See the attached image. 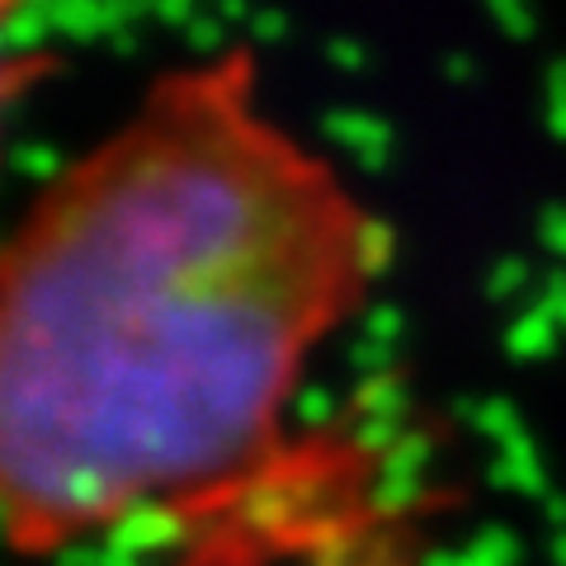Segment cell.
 <instances>
[{"label": "cell", "instance_id": "obj_2", "mask_svg": "<svg viewBox=\"0 0 566 566\" xmlns=\"http://www.w3.org/2000/svg\"><path fill=\"white\" fill-rule=\"evenodd\" d=\"M297 566H420L411 547V528L397 520L340 524L335 534H322Z\"/></svg>", "mask_w": 566, "mask_h": 566}, {"label": "cell", "instance_id": "obj_1", "mask_svg": "<svg viewBox=\"0 0 566 566\" xmlns=\"http://www.w3.org/2000/svg\"><path fill=\"white\" fill-rule=\"evenodd\" d=\"M397 237L245 43L185 57L29 193L0 255V520L52 566L274 472Z\"/></svg>", "mask_w": 566, "mask_h": 566}]
</instances>
